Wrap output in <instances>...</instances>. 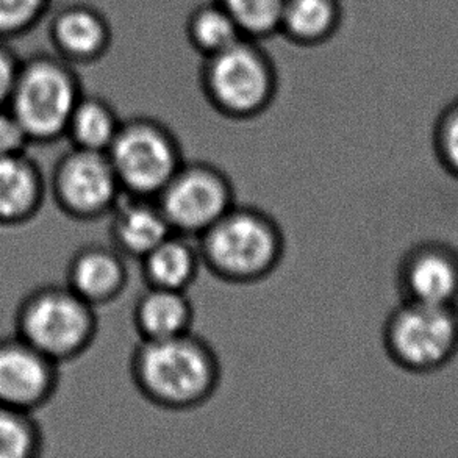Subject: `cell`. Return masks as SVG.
I'll return each mask as SVG.
<instances>
[{
    "mask_svg": "<svg viewBox=\"0 0 458 458\" xmlns=\"http://www.w3.org/2000/svg\"><path fill=\"white\" fill-rule=\"evenodd\" d=\"M56 207L75 221H98L124 194L106 152L72 148L56 160L47 182Z\"/></svg>",
    "mask_w": 458,
    "mask_h": 458,
    "instance_id": "obj_8",
    "label": "cell"
},
{
    "mask_svg": "<svg viewBox=\"0 0 458 458\" xmlns=\"http://www.w3.org/2000/svg\"><path fill=\"white\" fill-rule=\"evenodd\" d=\"M81 81L62 56L38 54L22 60L8 104L30 143H55L81 99Z\"/></svg>",
    "mask_w": 458,
    "mask_h": 458,
    "instance_id": "obj_4",
    "label": "cell"
},
{
    "mask_svg": "<svg viewBox=\"0 0 458 458\" xmlns=\"http://www.w3.org/2000/svg\"><path fill=\"white\" fill-rule=\"evenodd\" d=\"M124 194L157 198L185 163L179 140L154 119L123 123L106 150Z\"/></svg>",
    "mask_w": 458,
    "mask_h": 458,
    "instance_id": "obj_5",
    "label": "cell"
},
{
    "mask_svg": "<svg viewBox=\"0 0 458 458\" xmlns=\"http://www.w3.org/2000/svg\"><path fill=\"white\" fill-rule=\"evenodd\" d=\"M457 343L458 321L451 307L407 301L385 322V349L393 361L409 371L443 365Z\"/></svg>",
    "mask_w": 458,
    "mask_h": 458,
    "instance_id": "obj_7",
    "label": "cell"
},
{
    "mask_svg": "<svg viewBox=\"0 0 458 458\" xmlns=\"http://www.w3.org/2000/svg\"><path fill=\"white\" fill-rule=\"evenodd\" d=\"M110 216V242L125 259L141 260L144 255L174 233L154 198L123 194Z\"/></svg>",
    "mask_w": 458,
    "mask_h": 458,
    "instance_id": "obj_12",
    "label": "cell"
},
{
    "mask_svg": "<svg viewBox=\"0 0 458 458\" xmlns=\"http://www.w3.org/2000/svg\"><path fill=\"white\" fill-rule=\"evenodd\" d=\"M205 88L211 104L225 116L252 118L273 99L274 81L265 58L246 43L210 56Z\"/></svg>",
    "mask_w": 458,
    "mask_h": 458,
    "instance_id": "obj_9",
    "label": "cell"
},
{
    "mask_svg": "<svg viewBox=\"0 0 458 458\" xmlns=\"http://www.w3.org/2000/svg\"><path fill=\"white\" fill-rule=\"evenodd\" d=\"M6 43L5 39H0V108H6L10 104L22 63Z\"/></svg>",
    "mask_w": 458,
    "mask_h": 458,
    "instance_id": "obj_25",
    "label": "cell"
},
{
    "mask_svg": "<svg viewBox=\"0 0 458 458\" xmlns=\"http://www.w3.org/2000/svg\"><path fill=\"white\" fill-rule=\"evenodd\" d=\"M140 263L146 286L177 292H188L204 267L198 242L175 232L144 255Z\"/></svg>",
    "mask_w": 458,
    "mask_h": 458,
    "instance_id": "obj_17",
    "label": "cell"
},
{
    "mask_svg": "<svg viewBox=\"0 0 458 458\" xmlns=\"http://www.w3.org/2000/svg\"><path fill=\"white\" fill-rule=\"evenodd\" d=\"M131 377L146 401L169 411H186L210 401L221 385L223 366L208 341L188 332L167 340H141L131 352Z\"/></svg>",
    "mask_w": 458,
    "mask_h": 458,
    "instance_id": "obj_1",
    "label": "cell"
},
{
    "mask_svg": "<svg viewBox=\"0 0 458 458\" xmlns=\"http://www.w3.org/2000/svg\"><path fill=\"white\" fill-rule=\"evenodd\" d=\"M30 144V140L10 108H0V157L25 152Z\"/></svg>",
    "mask_w": 458,
    "mask_h": 458,
    "instance_id": "obj_24",
    "label": "cell"
},
{
    "mask_svg": "<svg viewBox=\"0 0 458 458\" xmlns=\"http://www.w3.org/2000/svg\"><path fill=\"white\" fill-rule=\"evenodd\" d=\"M52 0H0V39H14L33 30L49 12Z\"/></svg>",
    "mask_w": 458,
    "mask_h": 458,
    "instance_id": "obj_23",
    "label": "cell"
},
{
    "mask_svg": "<svg viewBox=\"0 0 458 458\" xmlns=\"http://www.w3.org/2000/svg\"><path fill=\"white\" fill-rule=\"evenodd\" d=\"M66 285L96 309L112 304L129 285V267L124 255L112 244L81 246L69 260Z\"/></svg>",
    "mask_w": 458,
    "mask_h": 458,
    "instance_id": "obj_11",
    "label": "cell"
},
{
    "mask_svg": "<svg viewBox=\"0 0 458 458\" xmlns=\"http://www.w3.org/2000/svg\"><path fill=\"white\" fill-rule=\"evenodd\" d=\"M58 363L14 334L0 338V403L33 413L55 396Z\"/></svg>",
    "mask_w": 458,
    "mask_h": 458,
    "instance_id": "obj_10",
    "label": "cell"
},
{
    "mask_svg": "<svg viewBox=\"0 0 458 458\" xmlns=\"http://www.w3.org/2000/svg\"><path fill=\"white\" fill-rule=\"evenodd\" d=\"M99 330L96 307L64 285H41L25 294L14 315V334L58 365L91 347Z\"/></svg>",
    "mask_w": 458,
    "mask_h": 458,
    "instance_id": "obj_3",
    "label": "cell"
},
{
    "mask_svg": "<svg viewBox=\"0 0 458 458\" xmlns=\"http://www.w3.org/2000/svg\"><path fill=\"white\" fill-rule=\"evenodd\" d=\"M47 180L37 161L25 152L0 157V225L30 223L46 199Z\"/></svg>",
    "mask_w": 458,
    "mask_h": 458,
    "instance_id": "obj_14",
    "label": "cell"
},
{
    "mask_svg": "<svg viewBox=\"0 0 458 458\" xmlns=\"http://www.w3.org/2000/svg\"><path fill=\"white\" fill-rule=\"evenodd\" d=\"M196 242L202 265L232 285H252L269 277L284 260L286 246L276 217L259 207L238 204Z\"/></svg>",
    "mask_w": 458,
    "mask_h": 458,
    "instance_id": "obj_2",
    "label": "cell"
},
{
    "mask_svg": "<svg viewBox=\"0 0 458 458\" xmlns=\"http://www.w3.org/2000/svg\"><path fill=\"white\" fill-rule=\"evenodd\" d=\"M155 199L173 232L194 240L236 204L229 175L208 161H185Z\"/></svg>",
    "mask_w": 458,
    "mask_h": 458,
    "instance_id": "obj_6",
    "label": "cell"
},
{
    "mask_svg": "<svg viewBox=\"0 0 458 458\" xmlns=\"http://www.w3.org/2000/svg\"><path fill=\"white\" fill-rule=\"evenodd\" d=\"M49 38L55 55L68 63H87L104 54L108 29L106 19L91 6L69 5L52 19Z\"/></svg>",
    "mask_w": 458,
    "mask_h": 458,
    "instance_id": "obj_15",
    "label": "cell"
},
{
    "mask_svg": "<svg viewBox=\"0 0 458 458\" xmlns=\"http://www.w3.org/2000/svg\"><path fill=\"white\" fill-rule=\"evenodd\" d=\"M399 285L407 301L451 307L458 296V265L440 248L411 250L399 269Z\"/></svg>",
    "mask_w": 458,
    "mask_h": 458,
    "instance_id": "obj_13",
    "label": "cell"
},
{
    "mask_svg": "<svg viewBox=\"0 0 458 458\" xmlns=\"http://www.w3.org/2000/svg\"><path fill=\"white\" fill-rule=\"evenodd\" d=\"M192 43L213 56L242 41V31L223 5L205 6L191 21Z\"/></svg>",
    "mask_w": 458,
    "mask_h": 458,
    "instance_id": "obj_21",
    "label": "cell"
},
{
    "mask_svg": "<svg viewBox=\"0 0 458 458\" xmlns=\"http://www.w3.org/2000/svg\"><path fill=\"white\" fill-rule=\"evenodd\" d=\"M43 447V432L33 413L0 403V458H35Z\"/></svg>",
    "mask_w": 458,
    "mask_h": 458,
    "instance_id": "obj_19",
    "label": "cell"
},
{
    "mask_svg": "<svg viewBox=\"0 0 458 458\" xmlns=\"http://www.w3.org/2000/svg\"><path fill=\"white\" fill-rule=\"evenodd\" d=\"M286 0H221L242 35L265 37L280 29Z\"/></svg>",
    "mask_w": 458,
    "mask_h": 458,
    "instance_id": "obj_22",
    "label": "cell"
},
{
    "mask_svg": "<svg viewBox=\"0 0 458 458\" xmlns=\"http://www.w3.org/2000/svg\"><path fill=\"white\" fill-rule=\"evenodd\" d=\"M335 19L332 0H286L280 27L299 41H316L332 30Z\"/></svg>",
    "mask_w": 458,
    "mask_h": 458,
    "instance_id": "obj_20",
    "label": "cell"
},
{
    "mask_svg": "<svg viewBox=\"0 0 458 458\" xmlns=\"http://www.w3.org/2000/svg\"><path fill=\"white\" fill-rule=\"evenodd\" d=\"M123 121L110 104L99 98L81 96L69 118L66 135L72 148L106 152L118 135Z\"/></svg>",
    "mask_w": 458,
    "mask_h": 458,
    "instance_id": "obj_18",
    "label": "cell"
},
{
    "mask_svg": "<svg viewBox=\"0 0 458 458\" xmlns=\"http://www.w3.org/2000/svg\"><path fill=\"white\" fill-rule=\"evenodd\" d=\"M440 149L447 166L458 174V106L447 116L441 129Z\"/></svg>",
    "mask_w": 458,
    "mask_h": 458,
    "instance_id": "obj_26",
    "label": "cell"
},
{
    "mask_svg": "<svg viewBox=\"0 0 458 458\" xmlns=\"http://www.w3.org/2000/svg\"><path fill=\"white\" fill-rule=\"evenodd\" d=\"M131 318L141 340H167L192 332L194 305L186 292L146 286Z\"/></svg>",
    "mask_w": 458,
    "mask_h": 458,
    "instance_id": "obj_16",
    "label": "cell"
}]
</instances>
